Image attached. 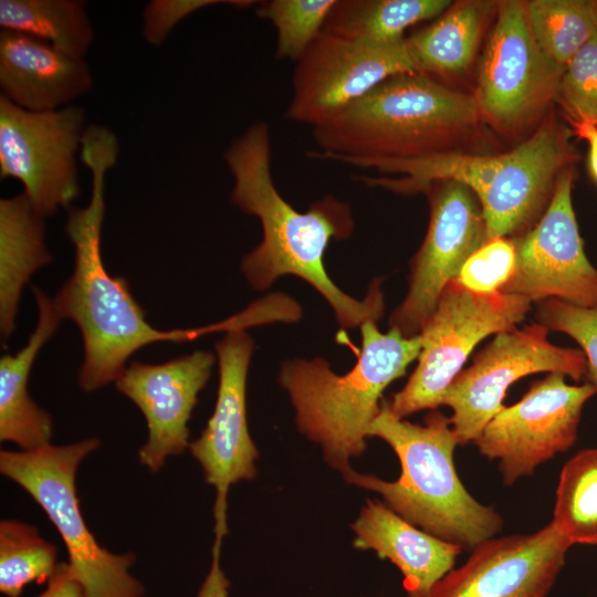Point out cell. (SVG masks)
<instances>
[{"mask_svg": "<svg viewBox=\"0 0 597 597\" xmlns=\"http://www.w3.org/2000/svg\"><path fill=\"white\" fill-rule=\"evenodd\" d=\"M223 157L233 177L231 201L259 218L262 226V241L241 262L250 285L265 290L279 276L296 275L328 302L342 327L378 321L384 313L379 281H374L366 297L358 301L343 292L324 266L329 241L347 239L353 232L350 207L327 196L305 212L294 209L273 181L270 129L264 122L254 123L237 137Z\"/></svg>", "mask_w": 597, "mask_h": 597, "instance_id": "6da1fadb", "label": "cell"}, {"mask_svg": "<svg viewBox=\"0 0 597 597\" xmlns=\"http://www.w3.org/2000/svg\"><path fill=\"white\" fill-rule=\"evenodd\" d=\"M119 144L102 125H88L81 159L92 174L91 198L84 208H69L65 232L74 247V269L53 298L60 317L80 328L84 357L77 375L81 389L97 390L114 381L138 349L155 343L193 339L192 329L151 326L124 277L112 276L101 250L105 213V178L116 164Z\"/></svg>", "mask_w": 597, "mask_h": 597, "instance_id": "7a4b0ae2", "label": "cell"}, {"mask_svg": "<svg viewBox=\"0 0 597 597\" xmlns=\"http://www.w3.org/2000/svg\"><path fill=\"white\" fill-rule=\"evenodd\" d=\"M481 119L473 95L425 74L401 73L313 127L317 150L307 156L364 169L427 158L454 151Z\"/></svg>", "mask_w": 597, "mask_h": 597, "instance_id": "3957f363", "label": "cell"}, {"mask_svg": "<svg viewBox=\"0 0 597 597\" xmlns=\"http://www.w3.org/2000/svg\"><path fill=\"white\" fill-rule=\"evenodd\" d=\"M368 437L392 448L401 473L396 481H385L350 469L343 474L347 483L380 494L399 516L463 549L472 551L501 532L502 516L476 501L457 473L453 453L459 441L450 418L432 411L425 425L411 423L395 416L383 399Z\"/></svg>", "mask_w": 597, "mask_h": 597, "instance_id": "277c9868", "label": "cell"}, {"mask_svg": "<svg viewBox=\"0 0 597 597\" xmlns=\"http://www.w3.org/2000/svg\"><path fill=\"white\" fill-rule=\"evenodd\" d=\"M575 159L567 130L549 121L500 155L454 150L415 160L387 161L373 169L398 175L397 178L359 179L402 193L425 191L437 181L461 182L476 197L492 240L519 233L547 208L561 176L573 167Z\"/></svg>", "mask_w": 597, "mask_h": 597, "instance_id": "5b68a950", "label": "cell"}, {"mask_svg": "<svg viewBox=\"0 0 597 597\" xmlns=\"http://www.w3.org/2000/svg\"><path fill=\"white\" fill-rule=\"evenodd\" d=\"M362 350L356 365L337 375L322 358L293 359L282 365L279 381L295 408L298 430L321 446L325 461L342 474L350 459L366 449L384 390L406 374L421 349L419 335L387 333L375 321L360 325Z\"/></svg>", "mask_w": 597, "mask_h": 597, "instance_id": "8992f818", "label": "cell"}, {"mask_svg": "<svg viewBox=\"0 0 597 597\" xmlns=\"http://www.w3.org/2000/svg\"><path fill=\"white\" fill-rule=\"evenodd\" d=\"M100 444L98 439L88 438L64 446L1 450L0 471L24 489L54 524L86 597H142L143 585L129 574L135 555L114 554L101 546L80 510L76 471Z\"/></svg>", "mask_w": 597, "mask_h": 597, "instance_id": "52a82bcc", "label": "cell"}, {"mask_svg": "<svg viewBox=\"0 0 597 597\" xmlns=\"http://www.w3.org/2000/svg\"><path fill=\"white\" fill-rule=\"evenodd\" d=\"M531 301L501 291L479 294L451 281L418 334V364L401 390L392 395L391 411L404 419L441 406L443 396L474 347L485 337L522 322Z\"/></svg>", "mask_w": 597, "mask_h": 597, "instance_id": "ba28073f", "label": "cell"}, {"mask_svg": "<svg viewBox=\"0 0 597 597\" xmlns=\"http://www.w3.org/2000/svg\"><path fill=\"white\" fill-rule=\"evenodd\" d=\"M219 387L212 416L189 451L216 489L212 563L198 597H228V580L220 568V548L228 534L227 500L232 484L256 475L258 449L247 418V376L253 341L243 331L226 332L216 344Z\"/></svg>", "mask_w": 597, "mask_h": 597, "instance_id": "9c48e42d", "label": "cell"}, {"mask_svg": "<svg viewBox=\"0 0 597 597\" xmlns=\"http://www.w3.org/2000/svg\"><path fill=\"white\" fill-rule=\"evenodd\" d=\"M85 122L80 106L31 112L0 95V177L19 180L43 218L71 208L80 195L75 157Z\"/></svg>", "mask_w": 597, "mask_h": 597, "instance_id": "30bf717a", "label": "cell"}, {"mask_svg": "<svg viewBox=\"0 0 597 597\" xmlns=\"http://www.w3.org/2000/svg\"><path fill=\"white\" fill-rule=\"evenodd\" d=\"M548 331L536 323L498 333L472 365L459 373L441 402L452 410L450 422L459 444L476 439L502 410L509 387L520 378L535 373H561L575 381L586 378L583 350L552 344Z\"/></svg>", "mask_w": 597, "mask_h": 597, "instance_id": "8fae6325", "label": "cell"}, {"mask_svg": "<svg viewBox=\"0 0 597 597\" xmlns=\"http://www.w3.org/2000/svg\"><path fill=\"white\" fill-rule=\"evenodd\" d=\"M565 377L548 373L532 383L522 399L504 406L473 441L482 455L498 461L505 485L533 475L575 444L583 408L597 388L587 381L567 384Z\"/></svg>", "mask_w": 597, "mask_h": 597, "instance_id": "7c38bea8", "label": "cell"}, {"mask_svg": "<svg viewBox=\"0 0 597 597\" xmlns=\"http://www.w3.org/2000/svg\"><path fill=\"white\" fill-rule=\"evenodd\" d=\"M473 94L482 119L503 130L530 123L557 96L564 70L538 48L523 1L496 6Z\"/></svg>", "mask_w": 597, "mask_h": 597, "instance_id": "4fadbf2b", "label": "cell"}, {"mask_svg": "<svg viewBox=\"0 0 597 597\" xmlns=\"http://www.w3.org/2000/svg\"><path fill=\"white\" fill-rule=\"evenodd\" d=\"M295 63L285 118L312 127L325 123L387 78L418 73L407 39L373 46L326 31Z\"/></svg>", "mask_w": 597, "mask_h": 597, "instance_id": "5bb4252c", "label": "cell"}, {"mask_svg": "<svg viewBox=\"0 0 597 597\" xmlns=\"http://www.w3.org/2000/svg\"><path fill=\"white\" fill-rule=\"evenodd\" d=\"M425 191L430 193L428 231L411 262L407 295L389 320L406 337L420 333L447 285L489 241L481 206L465 185L443 180Z\"/></svg>", "mask_w": 597, "mask_h": 597, "instance_id": "9a60e30c", "label": "cell"}, {"mask_svg": "<svg viewBox=\"0 0 597 597\" xmlns=\"http://www.w3.org/2000/svg\"><path fill=\"white\" fill-rule=\"evenodd\" d=\"M573 167L561 176L540 221L513 239L515 268L500 290L531 302L557 298L597 306V269L589 262L572 202Z\"/></svg>", "mask_w": 597, "mask_h": 597, "instance_id": "2e32d148", "label": "cell"}, {"mask_svg": "<svg viewBox=\"0 0 597 597\" xmlns=\"http://www.w3.org/2000/svg\"><path fill=\"white\" fill-rule=\"evenodd\" d=\"M570 546L552 522L531 534L494 536L476 545L429 597H548Z\"/></svg>", "mask_w": 597, "mask_h": 597, "instance_id": "e0dca14e", "label": "cell"}, {"mask_svg": "<svg viewBox=\"0 0 597 597\" xmlns=\"http://www.w3.org/2000/svg\"><path fill=\"white\" fill-rule=\"evenodd\" d=\"M213 364L211 352L195 350L161 364L133 362L115 380L146 420L148 436L138 459L149 471H159L168 457L189 448L188 421Z\"/></svg>", "mask_w": 597, "mask_h": 597, "instance_id": "ac0fdd59", "label": "cell"}, {"mask_svg": "<svg viewBox=\"0 0 597 597\" xmlns=\"http://www.w3.org/2000/svg\"><path fill=\"white\" fill-rule=\"evenodd\" d=\"M93 86L84 59L34 36L0 32L1 95L31 112L59 109Z\"/></svg>", "mask_w": 597, "mask_h": 597, "instance_id": "d6986e66", "label": "cell"}, {"mask_svg": "<svg viewBox=\"0 0 597 597\" xmlns=\"http://www.w3.org/2000/svg\"><path fill=\"white\" fill-rule=\"evenodd\" d=\"M352 528L356 548L371 549L400 570L408 597H429L433 586L454 568L463 549L422 531L385 503L370 499Z\"/></svg>", "mask_w": 597, "mask_h": 597, "instance_id": "ffe728a7", "label": "cell"}, {"mask_svg": "<svg viewBox=\"0 0 597 597\" xmlns=\"http://www.w3.org/2000/svg\"><path fill=\"white\" fill-rule=\"evenodd\" d=\"M38 306V323L24 347L0 359V440L21 450L50 443L52 418L28 391L32 365L42 346L60 325L53 298L39 287L32 290Z\"/></svg>", "mask_w": 597, "mask_h": 597, "instance_id": "44dd1931", "label": "cell"}, {"mask_svg": "<svg viewBox=\"0 0 597 597\" xmlns=\"http://www.w3.org/2000/svg\"><path fill=\"white\" fill-rule=\"evenodd\" d=\"M44 218L22 192L0 200V331L14 332L22 290L35 271L49 264Z\"/></svg>", "mask_w": 597, "mask_h": 597, "instance_id": "7402d4cb", "label": "cell"}, {"mask_svg": "<svg viewBox=\"0 0 597 597\" xmlns=\"http://www.w3.org/2000/svg\"><path fill=\"white\" fill-rule=\"evenodd\" d=\"M498 3L453 2L437 21L406 38L418 73L434 78L464 72L473 62L483 28Z\"/></svg>", "mask_w": 597, "mask_h": 597, "instance_id": "603a6c76", "label": "cell"}, {"mask_svg": "<svg viewBox=\"0 0 597 597\" xmlns=\"http://www.w3.org/2000/svg\"><path fill=\"white\" fill-rule=\"evenodd\" d=\"M449 0H336L323 31L365 45L402 42L405 31L440 17Z\"/></svg>", "mask_w": 597, "mask_h": 597, "instance_id": "cb8c5ba5", "label": "cell"}, {"mask_svg": "<svg viewBox=\"0 0 597 597\" xmlns=\"http://www.w3.org/2000/svg\"><path fill=\"white\" fill-rule=\"evenodd\" d=\"M0 25L81 59L94 40L85 2L78 0H0Z\"/></svg>", "mask_w": 597, "mask_h": 597, "instance_id": "d4e9b609", "label": "cell"}, {"mask_svg": "<svg viewBox=\"0 0 597 597\" xmlns=\"http://www.w3.org/2000/svg\"><path fill=\"white\" fill-rule=\"evenodd\" d=\"M525 6L538 48L564 71L573 56L597 32L595 0H531Z\"/></svg>", "mask_w": 597, "mask_h": 597, "instance_id": "484cf974", "label": "cell"}, {"mask_svg": "<svg viewBox=\"0 0 597 597\" xmlns=\"http://www.w3.org/2000/svg\"><path fill=\"white\" fill-rule=\"evenodd\" d=\"M552 523L572 545H597V448L580 450L564 464Z\"/></svg>", "mask_w": 597, "mask_h": 597, "instance_id": "4316f807", "label": "cell"}, {"mask_svg": "<svg viewBox=\"0 0 597 597\" xmlns=\"http://www.w3.org/2000/svg\"><path fill=\"white\" fill-rule=\"evenodd\" d=\"M56 547L36 527L15 520L0 522V591L19 597L31 584L49 582L56 567Z\"/></svg>", "mask_w": 597, "mask_h": 597, "instance_id": "83f0119b", "label": "cell"}, {"mask_svg": "<svg viewBox=\"0 0 597 597\" xmlns=\"http://www.w3.org/2000/svg\"><path fill=\"white\" fill-rule=\"evenodd\" d=\"M336 0H269L256 14L276 30L275 57L296 62L323 31Z\"/></svg>", "mask_w": 597, "mask_h": 597, "instance_id": "f1b7e54d", "label": "cell"}, {"mask_svg": "<svg viewBox=\"0 0 597 597\" xmlns=\"http://www.w3.org/2000/svg\"><path fill=\"white\" fill-rule=\"evenodd\" d=\"M557 95L573 122L597 126V32L565 67Z\"/></svg>", "mask_w": 597, "mask_h": 597, "instance_id": "f546056e", "label": "cell"}, {"mask_svg": "<svg viewBox=\"0 0 597 597\" xmlns=\"http://www.w3.org/2000/svg\"><path fill=\"white\" fill-rule=\"evenodd\" d=\"M538 323L570 336L587 360V383L597 388V306L583 307L557 298L541 302Z\"/></svg>", "mask_w": 597, "mask_h": 597, "instance_id": "4dcf8cb0", "label": "cell"}, {"mask_svg": "<svg viewBox=\"0 0 597 597\" xmlns=\"http://www.w3.org/2000/svg\"><path fill=\"white\" fill-rule=\"evenodd\" d=\"M515 260L513 239L495 238L489 240L465 261L455 280L471 292L495 293L512 276Z\"/></svg>", "mask_w": 597, "mask_h": 597, "instance_id": "1f68e13d", "label": "cell"}, {"mask_svg": "<svg viewBox=\"0 0 597 597\" xmlns=\"http://www.w3.org/2000/svg\"><path fill=\"white\" fill-rule=\"evenodd\" d=\"M219 3L247 8L256 3L247 0H154L144 11V38L153 44H161L176 24L192 12Z\"/></svg>", "mask_w": 597, "mask_h": 597, "instance_id": "d6a6232c", "label": "cell"}, {"mask_svg": "<svg viewBox=\"0 0 597 597\" xmlns=\"http://www.w3.org/2000/svg\"><path fill=\"white\" fill-rule=\"evenodd\" d=\"M38 597H86V594L69 563H59L46 589Z\"/></svg>", "mask_w": 597, "mask_h": 597, "instance_id": "836d02e7", "label": "cell"}, {"mask_svg": "<svg viewBox=\"0 0 597 597\" xmlns=\"http://www.w3.org/2000/svg\"><path fill=\"white\" fill-rule=\"evenodd\" d=\"M576 134L588 143V168L597 182V126L587 121L573 122Z\"/></svg>", "mask_w": 597, "mask_h": 597, "instance_id": "e575fe53", "label": "cell"}]
</instances>
